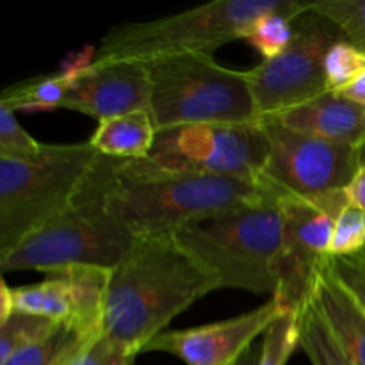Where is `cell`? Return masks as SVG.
<instances>
[{
    "label": "cell",
    "instance_id": "cell-28",
    "mask_svg": "<svg viewBox=\"0 0 365 365\" xmlns=\"http://www.w3.org/2000/svg\"><path fill=\"white\" fill-rule=\"evenodd\" d=\"M365 250V212L349 203L335 223L328 257H349Z\"/></svg>",
    "mask_w": 365,
    "mask_h": 365
},
{
    "label": "cell",
    "instance_id": "cell-11",
    "mask_svg": "<svg viewBox=\"0 0 365 365\" xmlns=\"http://www.w3.org/2000/svg\"><path fill=\"white\" fill-rule=\"evenodd\" d=\"M349 203L346 189L316 198L282 196L278 200L284 220V245L273 296L287 309L298 310L309 298L317 267L330 253L335 223Z\"/></svg>",
    "mask_w": 365,
    "mask_h": 365
},
{
    "label": "cell",
    "instance_id": "cell-14",
    "mask_svg": "<svg viewBox=\"0 0 365 365\" xmlns=\"http://www.w3.org/2000/svg\"><path fill=\"white\" fill-rule=\"evenodd\" d=\"M267 120L278 121L291 130L355 148L365 139V107L334 91L323 93Z\"/></svg>",
    "mask_w": 365,
    "mask_h": 365
},
{
    "label": "cell",
    "instance_id": "cell-33",
    "mask_svg": "<svg viewBox=\"0 0 365 365\" xmlns=\"http://www.w3.org/2000/svg\"><path fill=\"white\" fill-rule=\"evenodd\" d=\"M359 160H360V168H365V139L362 145L359 146Z\"/></svg>",
    "mask_w": 365,
    "mask_h": 365
},
{
    "label": "cell",
    "instance_id": "cell-12",
    "mask_svg": "<svg viewBox=\"0 0 365 365\" xmlns=\"http://www.w3.org/2000/svg\"><path fill=\"white\" fill-rule=\"evenodd\" d=\"M289 310L271 296L259 309L232 319L185 330H166L146 346L145 353H170L187 365H235L250 344Z\"/></svg>",
    "mask_w": 365,
    "mask_h": 365
},
{
    "label": "cell",
    "instance_id": "cell-5",
    "mask_svg": "<svg viewBox=\"0 0 365 365\" xmlns=\"http://www.w3.org/2000/svg\"><path fill=\"white\" fill-rule=\"evenodd\" d=\"M113 166L114 159L103 157L77 202L2 257L0 271L53 274L71 266L113 269L135 239L106 209Z\"/></svg>",
    "mask_w": 365,
    "mask_h": 365
},
{
    "label": "cell",
    "instance_id": "cell-15",
    "mask_svg": "<svg viewBox=\"0 0 365 365\" xmlns=\"http://www.w3.org/2000/svg\"><path fill=\"white\" fill-rule=\"evenodd\" d=\"M310 298L353 365H365V312L334 277L327 259L317 267Z\"/></svg>",
    "mask_w": 365,
    "mask_h": 365
},
{
    "label": "cell",
    "instance_id": "cell-29",
    "mask_svg": "<svg viewBox=\"0 0 365 365\" xmlns=\"http://www.w3.org/2000/svg\"><path fill=\"white\" fill-rule=\"evenodd\" d=\"M327 264L365 312V250L349 257H327Z\"/></svg>",
    "mask_w": 365,
    "mask_h": 365
},
{
    "label": "cell",
    "instance_id": "cell-13",
    "mask_svg": "<svg viewBox=\"0 0 365 365\" xmlns=\"http://www.w3.org/2000/svg\"><path fill=\"white\" fill-rule=\"evenodd\" d=\"M150 73L146 63L78 61L61 109L86 114L100 123L107 118L148 110Z\"/></svg>",
    "mask_w": 365,
    "mask_h": 365
},
{
    "label": "cell",
    "instance_id": "cell-27",
    "mask_svg": "<svg viewBox=\"0 0 365 365\" xmlns=\"http://www.w3.org/2000/svg\"><path fill=\"white\" fill-rule=\"evenodd\" d=\"M45 145L32 138L14 116V110L0 106V157L31 159L39 155Z\"/></svg>",
    "mask_w": 365,
    "mask_h": 365
},
{
    "label": "cell",
    "instance_id": "cell-3",
    "mask_svg": "<svg viewBox=\"0 0 365 365\" xmlns=\"http://www.w3.org/2000/svg\"><path fill=\"white\" fill-rule=\"evenodd\" d=\"M302 0H220L195 9L109 29L95 50V63H152L168 57L212 52L245 39L260 16L294 9Z\"/></svg>",
    "mask_w": 365,
    "mask_h": 365
},
{
    "label": "cell",
    "instance_id": "cell-24",
    "mask_svg": "<svg viewBox=\"0 0 365 365\" xmlns=\"http://www.w3.org/2000/svg\"><path fill=\"white\" fill-rule=\"evenodd\" d=\"M82 339L77 331L61 327L48 341L16 353L0 365H66Z\"/></svg>",
    "mask_w": 365,
    "mask_h": 365
},
{
    "label": "cell",
    "instance_id": "cell-19",
    "mask_svg": "<svg viewBox=\"0 0 365 365\" xmlns=\"http://www.w3.org/2000/svg\"><path fill=\"white\" fill-rule=\"evenodd\" d=\"M298 324L299 348L305 351L310 365H353L310 294L298 309Z\"/></svg>",
    "mask_w": 365,
    "mask_h": 365
},
{
    "label": "cell",
    "instance_id": "cell-2",
    "mask_svg": "<svg viewBox=\"0 0 365 365\" xmlns=\"http://www.w3.org/2000/svg\"><path fill=\"white\" fill-rule=\"evenodd\" d=\"M264 184L163 168L148 157L114 160L106 209L134 237L175 234L223 214L278 203Z\"/></svg>",
    "mask_w": 365,
    "mask_h": 365
},
{
    "label": "cell",
    "instance_id": "cell-25",
    "mask_svg": "<svg viewBox=\"0 0 365 365\" xmlns=\"http://www.w3.org/2000/svg\"><path fill=\"white\" fill-rule=\"evenodd\" d=\"M309 6L334 21L349 43L365 52V0H309Z\"/></svg>",
    "mask_w": 365,
    "mask_h": 365
},
{
    "label": "cell",
    "instance_id": "cell-20",
    "mask_svg": "<svg viewBox=\"0 0 365 365\" xmlns=\"http://www.w3.org/2000/svg\"><path fill=\"white\" fill-rule=\"evenodd\" d=\"M307 7L305 0H302L298 7L289 11H274L260 16L255 24L250 27L248 34L245 36V41L259 52L262 61L274 59L282 56L291 45L292 36H294V25L292 20L303 13Z\"/></svg>",
    "mask_w": 365,
    "mask_h": 365
},
{
    "label": "cell",
    "instance_id": "cell-18",
    "mask_svg": "<svg viewBox=\"0 0 365 365\" xmlns=\"http://www.w3.org/2000/svg\"><path fill=\"white\" fill-rule=\"evenodd\" d=\"M77 63L70 64L63 71L52 75L27 78L24 82L9 86L0 95V106L11 110H27V113H43V110L61 109L64 95L71 84Z\"/></svg>",
    "mask_w": 365,
    "mask_h": 365
},
{
    "label": "cell",
    "instance_id": "cell-32",
    "mask_svg": "<svg viewBox=\"0 0 365 365\" xmlns=\"http://www.w3.org/2000/svg\"><path fill=\"white\" fill-rule=\"evenodd\" d=\"M342 95H344L346 98L351 100V102L365 107V73L355 82V84L351 86V88L348 89V91L342 93Z\"/></svg>",
    "mask_w": 365,
    "mask_h": 365
},
{
    "label": "cell",
    "instance_id": "cell-10",
    "mask_svg": "<svg viewBox=\"0 0 365 365\" xmlns=\"http://www.w3.org/2000/svg\"><path fill=\"white\" fill-rule=\"evenodd\" d=\"M267 160L260 182L282 196L316 198L348 189L360 170L359 148L291 130L274 120H260Z\"/></svg>",
    "mask_w": 365,
    "mask_h": 365
},
{
    "label": "cell",
    "instance_id": "cell-30",
    "mask_svg": "<svg viewBox=\"0 0 365 365\" xmlns=\"http://www.w3.org/2000/svg\"><path fill=\"white\" fill-rule=\"evenodd\" d=\"M346 191H348L353 205H356L365 212V168H360L359 173L355 175V178H353Z\"/></svg>",
    "mask_w": 365,
    "mask_h": 365
},
{
    "label": "cell",
    "instance_id": "cell-21",
    "mask_svg": "<svg viewBox=\"0 0 365 365\" xmlns=\"http://www.w3.org/2000/svg\"><path fill=\"white\" fill-rule=\"evenodd\" d=\"M59 328V324L45 317L13 312L9 319L0 323V362L48 341Z\"/></svg>",
    "mask_w": 365,
    "mask_h": 365
},
{
    "label": "cell",
    "instance_id": "cell-31",
    "mask_svg": "<svg viewBox=\"0 0 365 365\" xmlns=\"http://www.w3.org/2000/svg\"><path fill=\"white\" fill-rule=\"evenodd\" d=\"M14 312L13 303V287L6 284V280L0 282V323L9 319Z\"/></svg>",
    "mask_w": 365,
    "mask_h": 365
},
{
    "label": "cell",
    "instance_id": "cell-8",
    "mask_svg": "<svg viewBox=\"0 0 365 365\" xmlns=\"http://www.w3.org/2000/svg\"><path fill=\"white\" fill-rule=\"evenodd\" d=\"M292 25L294 36L287 50L246 71L259 120L278 116L328 91L324 59L335 43L346 39L344 34L334 21L310 9L309 0Z\"/></svg>",
    "mask_w": 365,
    "mask_h": 365
},
{
    "label": "cell",
    "instance_id": "cell-16",
    "mask_svg": "<svg viewBox=\"0 0 365 365\" xmlns=\"http://www.w3.org/2000/svg\"><path fill=\"white\" fill-rule=\"evenodd\" d=\"M14 312L45 317L59 327L70 328L82 337L84 316L81 299L71 278L66 273L48 274L39 284L13 287Z\"/></svg>",
    "mask_w": 365,
    "mask_h": 365
},
{
    "label": "cell",
    "instance_id": "cell-1",
    "mask_svg": "<svg viewBox=\"0 0 365 365\" xmlns=\"http://www.w3.org/2000/svg\"><path fill=\"white\" fill-rule=\"evenodd\" d=\"M216 289V274L175 234L135 237L110 269L103 330L139 355L178 314Z\"/></svg>",
    "mask_w": 365,
    "mask_h": 365
},
{
    "label": "cell",
    "instance_id": "cell-17",
    "mask_svg": "<svg viewBox=\"0 0 365 365\" xmlns=\"http://www.w3.org/2000/svg\"><path fill=\"white\" fill-rule=\"evenodd\" d=\"M155 138L157 128L148 110H135L100 121L89 145L109 159L138 160L150 155Z\"/></svg>",
    "mask_w": 365,
    "mask_h": 365
},
{
    "label": "cell",
    "instance_id": "cell-4",
    "mask_svg": "<svg viewBox=\"0 0 365 365\" xmlns=\"http://www.w3.org/2000/svg\"><path fill=\"white\" fill-rule=\"evenodd\" d=\"M102 159L89 141L45 145L31 159L0 157V259L66 212Z\"/></svg>",
    "mask_w": 365,
    "mask_h": 365
},
{
    "label": "cell",
    "instance_id": "cell-6",
    "mask_svg": "<svg viewBox=\"0 0 365 365\" xmlns=\"http://www.w3.org/2000/svg\"><path fill=\"white\" fill-rule=\"evenodd\" d=\"M146 64L148 113L157 132L198 123L260 121L246 71L223 66L205 53L168 57Z\"/></svg>",
    "mask_w": 365,
    "mask_h": 365
},
{
    "label": "cell",
    "instance_id": "cell-22",
    "mask_svg": "<svg viewBox=\"0 0 365 365\" xmlns=\"http://www.w3.org/2000/svg\"><path fill=\"white\" fill-rule=\"evenodd\" d=\"M365 73V52L348 39L335 43L324 59L328 91L344 93Z\"/></svg>",
    "mask_w": 365,
    "mask_h": 365
},
{
    "label": "cell",
    "instance_id": "cell-7",
    "mask_svg": "<svg viewBox=\"0 0 365 365\" xmlns=\"http://www.w3.org/2000/svg\"><path fill=\"white\" fill-rule=\"evenodd\" d=\"M178 241L205 264L220 287L274 294L284 245L278 203L223 214L175 232Z\"/></svg>",
    "mask_w": 365,
    "mask_h": 365
},
{
    "label": "cell",
    "instance_id": "cell-23",
    "mask_svg": "<svg viewBox=\"0 0 365 365\" xmlns=\"http://www.w3.org/2000/svg\"><path fill=\"white\" fill-rule=\"evenodd\" d=\"M298 348V310H289L278 317L264 334L262 349L257 365H285Z\"/></svg>",
    "mask_w": 365,
    "mask_h": 365
},
{
    "label": "cell",
    "instance_id": "cell-9",
    "mask_svg": "<svg viewBox=\"0 0 365 365\" xmlns=\"http://www.w3.org/2000/svg\"><path fill=\"white\" fill-rule=\"evenodd\" d=\"M148 159L170 170L262 184L267 141L260 121L187 125L157 132Z\"/></svg>",
    "mask_w": 365,
    "mask_h": 365
},
{
    "label": "cell",
    "instance_id": "cell-26",
    "mask_svg": "<svg viewBox=\"0 0 365 365\" xmlns=\"http://www.w3.org/2000/svg\"><path fill=\"white\" fill-rule=\"evenodd\" d=\"M135 356V353L102 330L82 339L66 365H132Z\"/></svg>",
    "mask_w": 365,
    "mask_h": 365
}]
</instances>
